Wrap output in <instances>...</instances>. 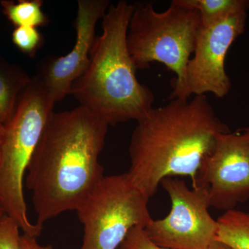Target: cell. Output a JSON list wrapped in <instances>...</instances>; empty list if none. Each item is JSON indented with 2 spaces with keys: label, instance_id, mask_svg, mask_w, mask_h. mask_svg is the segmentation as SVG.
<instances>
[{
  "label": "cell",
  "instance_id": "obj_1",
  "mask_svg": "<svg viewBox=\"0 0 249 249\" xmlns=\"http://www.w3.org/2000/svg\"><path fill=\"white\" fill-rule=\"evenodd\" d=\"M109 126L83 106L53 111L27 170L36 224L43 227L63 213L76 211L106 176L99 156Z\"/></svg>",
  "mask_w": 249,
  "mask_h": 249
},
{
  "label": "cell",
  "instance_id": "obj_2",
  "mask_svg": "<svg viewBox=\"0 0 249 249\" xmlns=\"http://www.w3.org/2000/svg\"><path fill=\"white\" fill-rule=\"evenodd\" d=\"M170 100L137 122L129 143L126 173L149 199L170 177H188L196 188L198 172L217 136L231 132L206 95Z\"/></svg>",
  "mask_w": 249,
  "mask_h": 249
},
{
  "label": "cell",
  "instance_id": "obj_3",
  "mask_svg": "<svg viewBox=\"0 0 249 249\" xmlns=\"http://www.w3.org/2000/svg\"><path fill=\"white\" fill-rule=\"evenodd\" d=\"M135 4H110L102 18L103 33L96 37L83 74L72 85L70 94L109 125L142 120L153 109L155 96L136 76L127 46L129 21Z\"/></svg>",
  "mask_w": 249,
  "mask_h": 249
},
{
  "label": "cell",
  "instance_id": "obj_4",
  "mask_svg": "<svg viewBox=\"0 0 249 249\" xmlns=\"http://www.w3.org/2000/svg\"><path fill=\"white\" fill-rule=\"evenodd\" d=\"M55 103L40 80L31 78L5 126L0 152V203L24 234L37 237L43 228L28 217L23 181Z\"/></svg>",
  "mask_w": 249,
  "mask_h": 249
},
{
  "label": "cell",
  "instance_id": "obj_5",
  "mask_svg": "<svg viewBox=\"0 0 249 249\" xmlns=\"http://www.w3.org/2000/svg\"><path fill=\"white\" fill-rule=\"evenodd\" d=\"M201 27L199 12L179 0H173L163 12L156 11L152 3L135 4L126 40L129 53L137 70L158 62L175 73L170 99L178 98L182 91Z\"/></svg>",
  "mask_w": 249,
  "mask_h": 249
},
{
  "label": "cell",
  "instance_id": "obj_6",
  "mask_svg": "<svg viewBox=\"0 0 249 249\" xmlns=\"http://www.w3.org/2000/svg\"><path fill=\"white\" fill-rule=\"evenodd\" d=\"M147 197L127 173L105 176L76 209L84 228L80 249H118L134 227L152 219Z\"/></svg>",
  "mask_w": 249,
  "mask_h": 249
},
{
  "label": "cell",
  "instance_id": "obj_7",
  "mask_svg": "<svg viewBox=\"0 0 249 249\" xmlns=\"http://www.w3.org/2000/svg\"><path fill=\"white\" fill-rule=\"evenodd\" d=\"M171 201L169 214L152 219L144 228L155 245L172 249H209L215 240L217 221L209 213V191L204 186L192 189L178 178L162 180Z\"/></svg>",
  "mask_w": 249,
  "mask_h": 249
},
{
  "label": "cell",
  "instance_id": "obj_8",
  "mask_svg": "<svg viewBox=\"0 0 249 249\" xmlns=\"http://www.w3.org/2000/svg\"><path fill=\"white\" fill-rule=\"evenodd\" d=\"M247 10L237 11L211 24L201 26L194 56L187 64L184 84L178 98H191L211 93L225 97L231 83L225 70L228 52L245 31Z\"/></svg>",
  "mask_w": 249,
  "mask_h": 249
},
{
  "label": "cell",
  "instance_id": "obj_9",
  "mask_svg": "<svg viewBox=\"0 0 249 249\" xmlns=\"http://www.w3.org/2000/svg\"><path fill=\"white\" fill-rule=\"evenodd\" d=\"M209 191L211 207L229 211L249 199V127L218 134L212 153L204 159L196 187Z\"/></svg>",
  "mask_w": 249,
  "mask_h": 249
},
{
  "label": "cell",
  "instance_id": "obj_10",
  "mask_svg": "<svg viewBox=\"0 0 249 249\" xmlns=\"http://www.w3.org/2000/svg\"><path fill=\"white\" fill-rule=\"evenodd\" d=\"M77 4L74 46L64 56L43 60L36 75L55 103L70 94L72 85L88 68L96 24L111 4L107 0H78Z\"/></svg>",
  "mask_w": 249,
  "mask_h": 249
},
{
  "label": "cell",
  "instance_id": "obj_11",
  "mask_svg": "<svg viewBox=\"0 0 249 249\" xmlns=\"http://www.w3.org/2000/svg\"><path fill=\"white\" fill-rule=\"evenodd\" d=\"M31 79L20 67L0 58V124L6 126L11 120Z\"/></svg>",
  "mask_w": 249,
  "mask_h": 249
},
{
  "label": "cell",
  "instance_id": "obj_12",
  "mask_svg": "<svg viewBox=\"0 0 249 249\" xmlns=\"http://www.w3.org/2000/svg\"><path fill=\"white\" fill-rule=\"evenodd\" d=\"M217 221L216 240L232 249H249V213L226 211Z\"/></svg>",
  "mask_w": 249,
  "mask_h": 249
},
{
  "label": "cell",
  "instance_id": "obj_13",
  "mask_svg": "<svg viewBox=\"0 0 249 249\" xmlns=\"http://www.w3.org/2000/svg\"><path fill=\"white\" fill-rule=\"evenodd\" d=\"M0 4L5 16L16 27L37 28L49 23L48 17L42 11L43 1L41 0H4Z\"/></svg>",
  "mask_w": 249,
  "mask_h": 249
},
{
  "label": "cell",
  "instance_id": "obj_14",
  "mask_svg": "<svg viewBox=\"0 0 249 249\" xmlns=\"http://www.w3.org/2000/svg\"><path fill=\"white\" fill-rule=\"evenodd\" d=\"M181 4L196 9L201 26L211 25L229 15L249 10V0H179Z\"/></svg>",
  "mask_w": 249,
  "mask_h": 249
},
{
  "label": "cell",
  "instance_id": "obj_15",
  "mask_svg": "<svg viewBox=\"0 0 249 249\" xmlns=\"http://www.w3.org/2000/svg\"><path fill=\"white\" fill-rule=\"evenodd\" d=\"M12 41L21 52L34 57L43 45L44 37L37 28L18 27L13 31Z\"/></svg>",
  "mask_w": 249,
  "mask_h": 249
},
{
  "label": "cell",
  "instance_id": "obj_16",
  "mask_svg": "<svg viewBox=\"0 0 249 249\" xmlns=\"http://www.w3.org/2000/svg\"><path fill=\"white\" fill-rule=\"evenodd\" d=\"M19 230L14 219L5 216L0 222V249H22Z\"/></svg>",
  "mask_w": 249,
  "mask_h": 249
},
{
  "label": "cell",
  "instance_id": "obj_17",
  "mask_svg": "<svg viewBox=\"0 0 249 249\" xmlns=\"http://www.w3.org/2000/svg\"><path fill=\"white\" fill-rule=\"evenodd\" d=\"M121 247L127 249H172L155 245L147 237L143 227H134L129 232Z\"/></svg>",
  "mask_w": 249,
  "mask_h": 249
},
{
  "label": "cell",
  "instance_id": "obj_18",
  "mask_svg": "<svg viewBox=\"0 0 249 249\" xmlns=\"http://www.w3.org/2000/svg\"><path fill=\"white\" fill-rule=\"evenodd\" d=\"M22 249H53L52 246H42L37 242L36 237L23 234L21 235Z\"/></svg>",
  "mask_w": 249,
  "mask_h": 249
},
{
  "label": "cell",
  "instance_id": "obj_19",
  "mask_svg": "<svg viewBox=\"0 0 249 249\" xmlns=\"http://www.w3.org/2000/svg\"><path fill=\"white\" fill-rule=\"evenodd\" d=\"M209 249H232L229 246L225 245V244L222 243V242H219L218 240H214L212 244H211V247H209Z\"/></svg>",
  "mask_w": 249,
  "mask_h": 249
},
{
  "label": "cell",
  "instance_id": "obj_20",
  "mask_svg": "<svg viewBox=\"0 0 249 249\" xmlns=\"http://www.w3.org/2000/svg\"><path fill=\"white\" fill-rule=\"evenodd\" d=\"M5 134V126L0 124V152H1V145L4 140Z\"/></svg>",
  "mask_w": 249,
  "mask_h": 249
},
{
  "label": "cell",
  "instance_id": "obj_21",
  "mask_svg": "<svg viewBox=\"0 0 249 249\" xmlns=\"http://www.w3.org/2000/svg\"><path fill=\"white\" fill-rule=\"evenodd\" d=\"M6 215V213H5L4 208H3L2 205L0 203V222H1L3 218H4Z\"/></svg>",
  "mask_w": 249,
  "mask_h": 249
},
{
  "label": "cell",
  "instance_id": "obj_22",
  "mask_svg": "<svg viewBox=\"0 0 249 249\" xmlns=\"http://www.w3.org/2000/svg\"><path fill=\"white\" fill-rule=\"evenodd\" d=\"M118 249H127L124 248V247H121H121H119V248Z\"/></svg>",
  "mask_w": 249,
  "mask_h": 249
}]
</instances>
